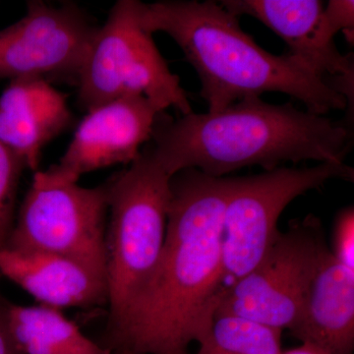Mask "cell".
<instances>
[{
	"instance_id": "8",
	"label": "cell",
	"mask_w": 354,
	"mask_h": 354,
	"mask_svg": "<svg viewBox=\"0 0 354 354\" xmlns=\"http://www.w3.org/2000/svg\"><path fill=\"white\" fill-rule=\"evenodd\" d=\"M353 167L322 162L311 167H283L234 178L223 214L225 277L239 281L271 250L279 234L278 221L295 198L320 189L333 179L353 181Z\"/></svg>"
},
{
	"instance_id": "15",
	"label": "cell",
	"mask_w": 354,
	"mask_h": 354,
	"mask_svg": "<svg viewBox=\"0 0 354 354\" xmlns=\"http://www.w3.org/2000/svg\"><path fill=\"white\" fill-rule=\"evenodd\" d=\"M7 315L21 354H113L88 339L60 309L8 304Z\"/></svg>"
},
{
	"instance_id": "11",
	"label": "cell",
	"mask_w": 354,
	"mask_h": 354,
	"mask_svg": "<svg viewBox=\"0 0 354 354\" xmlns=\"http://www.w3.org/2000/svg\"><path fill=\"white\" fill-rule=\"evenodd\" d=\"M236 17L259 20L288 46V55L323 79L354 74L353 55H342L318 0H227Z\"/></svg>"
},
{
	"instance_id": "19",
	"label": "cell",
	"mask_w": 354,
	"mask_h": 354,
	"mask_svg": "<svg viewBox=\"0 0 354 354\" xmlns=\"http://www.w3.org/2000/svg\"><path fill=\"white\" fill-rule=\"evenodd\" d=\"M326 21L333 34L342 31L349 44L354 41V2L353 0H330L324 7Z\"/></svg>"
},
{
	"instance_id": "12",
	"label": "cell",
	"mask_w": 354,
	"mask_h": 354,
	"mask_svg": "<svg viewBox=\"0 0 354 354\" xmlns=\"http://www.w3.org/2000/svg\"><path fill=\"white\" fill-rule=\"evenodd\" d=\"M73 120L67 95L44 79H19L0 95V142L38 171L41 152Z\"/></svg>"
},
{
	"instance_id": "21",
	"label": "cell",
	"mask_w": 354,
	"mask_h": 354,
	"mask_svg": "<svg viewBox=\"0 0 354 354\" xmlns=\"http://www.w3.org/2000/svg\"><path fill=\"white\" fill-rule=\"evenodd\" d=\"M281 354H330L322 351V349L315 348V346H310V344H301V346L297 348L288 349V351H283Z\"/></svg>"
},
{
	"instance_id": "9",
	"label": "cell",
	"mask_w": 354,
	"mask_h": 354,
	"mask_svg": "<svg viewBox=\"0 0 354 354\" xmlns=\"http://www.w3.org/2000/svg\"><path fill=\"white\" fill-rule=\"evenodd\" d=\"M97 28L73 4L29 2L24 17L0 31V79L77 86Z\"/></svg>"
},
{
	"instance_id": "7",
	"label": "cell",
	"mask_w": 354,
	"mask_h": 354,
	"mask_svg": "<svg viewBox=\"0 0 354 354\" xmlns=\"http://www.w3.org/2000/svg\"><path fill=\"white\" fill-rule=\"evenodd\" d=\"M329 250L320 218L309 215L291 221L257 267L221 291L214 317H239L290 330Z\"/></svg>"
},
{
	"instance_id": "1",
	"label": "cell",
	"mask_w": 354,
	"mask_h": 354,
	"mask_svg": "<svg viewBox=\"0 0 354 354\" xmlns=\"http://www.w3.org/2000/svg\"><path fill=\"white\" fill-rule=\"evenodd\" d=\"M234 178L184 169L171 177L167 232L144 290L115 327L122 354H187L211 327L225 270L223 223Z\"/></svg>"
},
{
	"instance_id": "10",
	"label": "cell",
	"mask_w": 354,
	"mask_h": 354,
	"mask_svg": "<svg viewBox=\"0 0 354 354\" xmlns=\"http://www.w3.org/2000/svg\"><path fill=\"white\" fill-rule=\"evenodd\" d=\"M158 113L142 95L100 104L87 111L59 162L36 174L48 183L73 184L88 172L130 165L150 142Z\"/></svg>"
},
{
	"instance_id": "13",
	"label": "cell",
	"mask_w": 354,
	"mask_h": 354,
	"mask_svg": "<svg viewBox=\"0 0 354 354\" xmlns=\"http://www.w3.org/2000/svg\"><path fill=\"white\" fill-rule=\"evenodd\" d=\"M0 272L39 305L62 310L109 304L108 281L104 277L55 254L2 247Z\"/></svg>"
},
{
	"instance_id": "5",
	"label": "cell",
	"mask_w": 354,
	"mask_h": 354,
	"mask_svg": "<svg viewBox=\"0 0 354 354\" xmlns=\"http://www.w3.org/2000/svg\"><path fill=\"white\" fill-rule=\"evenodd\" d=\"M141 2L120 0L102 27L97 28L79 77L80 108L90 109L142 95L160 113L176 109L181 116L193 113L180 79L172 73L152 34L140 23Z\"/></svg>"
},
{
	"instance_id": "4",
	"label": "cell",
	"mask_w": 354,
	"mask_h": 354,
	"mask_svg": "<svg viewBox=\"0 0 354 354\" xmlns=\"http://www.w3.org/2000/svg\"><path fill=\"white\" fill-rule=\"evenodd\" d=\"M171 174L149 147L106 183V279L109 329L144 290L160 259L171 201Z\"/></svg>"
},
{
	"instance_id": "17",
	"label": "cell",
	"mask_w": 354,
	"mask_h": 354,
	"mask_svg": "<svg viewBox=\"0 0 354 354\" xmlns=\"http://www.w3.org/2000/svg\"><path fill=\"white\" fill-rule=\"evenodd\" d=\"M25 169L23 158L0 142V248L6 245L13 228L18 185Z\"/></svg>"
},
{
	"instance_id": "14",
	"label": "cell",
	"mask_w": 354,
	"mask_h": 354,
	"mask_svg": "<svg viewBox=\"0 0 354 354\" xmlns=\"http://www.w3.org/2000/svg\"><path fill=\"white\" fill-rule=\"evenodd\" d=\"M293 337L330 354H353L354 270L339 262L330 249L319 266Z\"/></svg>"
},
{
	"instance_id": "2",
	"label": "cell",
	"mask_w": 354,
	"mask_h": 354,
	"mask_svg": "<svg viewBox=\"0 0 354 354\" xmlns=\"http://www.w3.org/2000/svg\"><path fill=\"white\" fill-rule=\"evenodd\" d=\"M351 139L344 123L326 115L247 97L220 113H158L147 146L171 176L194 169L223 177L252 165L271 171L286 162H344Z\"/></svg>"
},
{
	"instance_id": "20",
	"label": "cell",
	"mask_w": 354,
	"mask_h": 354,
	"mask_svg": "<svg viewBox=\"0 0 354 354\" xmlns=\"http://www.w3.org/2000/svg\"><path fill=\"white\" fill-rule=\"evenodd\" d=\"M7 308L8 304L0 298V354H21L14 344L9 329Z\"/></svg>"
},
{
	"instance_id": "18",
	"label": "cell",
	"mask_w": 354,
	"mask_h": 354,
	"mask_svg": "<svg viewBox=\"0 0 354 354\" xmlns=\"http://www.w3.org/2000/svg\"><path fill=\"white\" fill-rule=\"evenodd\" d=\"M335 259L354 270V209L346 207L339 211L335 221L334 248Z\"/></svg>"
},
{
	"instance_id": "3",
	"label": "cell",
	"mask_w": 354,
	"mask_h": 354,
	"mask_svg": "<svg viewBox=\"0 0 354 354\" xmlns=\"http://www.w3.org/2000/svg\"><path fill=\"white\" fill-rule=\"evenodd\" d=\"M140 23L150 34L169 35L180 48L201 81L208 113L272 92L290 95L318 115L348 106L325 79L290 55L260 48L241 29L239 17L215 1L141 2Z\"/></svg>"
},
{
	"instance_id": "16",
	"label": "cell",
	"mask_w": 354,
	"mask_h": 354,
	"mask_svg": "<svg viewBox=\"0 0 354 354\" xmlns=\"http://www.w3.org/2000/svg\"><path fill=\"white\" fill-rule=\"evenodd\" d=\"M281 332L234 316H216L197 354H281Z\"/></svg>"
},
{
	"instance_id": "6",
	"label": "cell",
	"mask_w": 354,
	"mask_h": 354,
	"mask_svg": "<svg viewBox=\"0 0 354 354\" xmlns=\"http://www.w3.org/2000/svg\"><path fill=\"white\" fill-rule=\"evenodd\" d=\"M108 215L106 183L87 188L35 174L4 247L69 258L106 279Z\"/></svg>"
}]
</instances>
